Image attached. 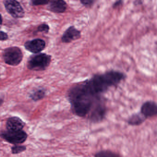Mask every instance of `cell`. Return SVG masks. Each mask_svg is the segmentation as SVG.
Instances as JSON below:
<instances>
[{"mask_svg":"<svg viewBox=\"0 0 157 157\" xmlns=\"http://www.w3.org/2000/svg\"><path fill=\"white\" fill-rule=\"evenodd\" d=\"M140 113L146 119L157 116V102L147 100L144 102L140 108Z\"/></svg>","mask_w":157,"mask_h":157,"instance_id":"obj_7","label":"cell"},{"mask_svg":"<svg viewBox=\"0 0 157 157\" xmlns=\"http://www.w3.org/2000/svg\"><path fill=\"white\" fill-rule=\"evenodd\" d=\"M124 2L122 1H118L115 2L113 3V4L112 7L113 8L115 9V8H118V7H120L121 6L123 3Z\"/></svg>","mask_w":157,"mask_h":157,"instance_id":"obj_20","label":"cell"},{"mask_svg":"<svg viewBox=\"0 0 157 157\" xmlns=\"http://www.w3.org/2000/svg\"><path fill=\"white\" fill-rule=\"evenodd\" d=\"M67 3L62 0L50 1L48 3V9L51 12L56 14H62L67 10Z\"/></svg>","mask_w":157,"mask_h":157,"instance_id":"obj_12","label":"cell"},{"mask_svg":"<svg viewBox=\"0 0 157 157\" xmlns=\"http://www.w3.org/2000/svg\"><path fill=\"white\" fill-rule=\"evenodd\" d=\"M146 120L140 112H137L131 115L127 119V123L131 126H137L143 124Z\"/></svg>","mask_w":157,"mask_h":157,"instance_id":"obj_13","label":"cell"},{"mask_svg":"<svg viewBox=\"0 0 157 157\" xmlns=\"http://www.w3.org/2000/svg\"><path fill=\"white\" fill-rule=\"evenodd\" d=\"M46 43L42 39L37 38L29 41L25 43V47L29 51L32 53H39L45 49Z\"/></svg>","mask_w":157,"mask_h":157,"instance_id":"obj_8","label":"cell"},{"mask_svg":"<svg viewBox=\"0 0 157 157\" xmlns=\"http://www.w3.org/2000/svg\"><path fill=\"white\" fill-rule=\"evenodd\" d=\"M4 61L9 65H18L23 58L22 51L17 47H11L6 49L3 54Z\"/></svg>","mask_w":157,"mask_h":157,"instance_id":"obj_5","label":"cell"},{"mask_svg":"<svg viewBox=\"0 0 157 157\" xmlns=\"http://www.w3.org/2000/svg\"><path fill=\"white\" fill-rule=\"evenodd\" d=\"M25 125V123L20 118L16 116L11 117L7 119L6 123L7 131H20L23 130Z\"/></svg>","mask_w":157,"mask_h":157,"instance_id":"obj_11","label":"cell"},{"mask_svg":"<svg viewBox=\"0 0 157 157\" xmlns=\"http://www.w3.org/2000/svg\"><path fill=\"white\" fill-rule=\"evenodd\" d=\"M2 16L0 14V28H1V26L2 25Z\"/></svg>","mask_w":157,"mask_h":157,"instance_id":"obj_23","label":"cell"},{"mask_svg":"<svg viewBox=\"0 0 157 157\" xmlns=\"http://www.w3.org/2000/svg\"><path fill=\"white\" fill-rule=\"evenodd\" d=\"M143 1H135V2L134 4H135L137 5H140L142 4V3H143Z\"/></svg>","mask_w":157,"mask_h":157,"instance_id":"obj_22","label":"cell"},{"mask_svg":"<svg viewBox=\"0 0 157 157\" xmlns=\"http://www.w3.org/2000/svg\"><path fill=\"white\" fill-rule=\"evenodd\" d=\"M46 94V90L44 88H39L32 92L30 95V97L34 101H38L44 98Z\"/></svg>","mask_w":157,"mask_h":157,"instance_id":"obj_14","label":"cell"},{"mask_svg":"<svg viewBox=\"0 0 157 157\" xmlns=\"http://www.w3.org/2000/svg\"><path fill=\"white\" fill-rule=\"evenodd\" d=\"M0 137L9 143L14 145L24 143L28 138V134L25 131H4L0 132Z\"/></svg>","mask_w":157,"mask_h":157,"instance_id":"obj_4","label":"cell"},{"mask_svg":"<svg viewBox=\"0 0 157 157\" xmlns=\"http://www.w3.org/2000/svg\"><path fill=\"white\" fill-rule=\"evenodd\" d=\"M80 2L81 4L85 7H90L93 5L95 1L93 0H81Z\"/></svg>","mask_w":157,"mask_h":157,"instance_id":"obj_18","label":"cell"},{"mask_svg":"<svg viewBox=\"0 0 157 157\" xmlns=\"http://www.w3.org/2000/svg\"><path fill=\"white\" fill-rule=\"evenodd\" d=\"M6 11L15 18H21L25 15L23 7L19 2L13 0H7L4 2Z\"/></svg>","mask_w":157,"mask_h":157,"instance_id":"obj_6","label":"cell"},{"mask_svg":"<svg viewBox=\"0 0 157 157\" xmlns=\"http://www.w3.org/2000/svg\"><path fill=\"white\" fill-rule=\"evenodd\" d=\"M95 157H121L119 154L109 150H102L95 154Z\"/></svg>","mask_w":157,"mask_h":157,"instance_id":"obj_15","label":"cell"},{"mask_svg":"<svg viewBox=\"0 0 157 157\" xmlns=\"http://www.w3.org/2000/svg\"><path fill=\"white\" fill-rule=\"evenodd\" d=\"M4 100H3L2 99H0V107L2 105L3 103Z\"/></svg>","mask_w":157,"mask_h":157,"instance_id":"obj_24","label":"cell"},{"mask_svg":"<svg viewBox=\"0 0 157 157\" xmlns=\"http://www.w3.org/2000/svg\"><path fill=\"white\" fill-rule=\"evenodd\" d=\"M7 39H8V35L7 34L3 31H0V40H6Z\"/></svg>","mask_w":157,"mask_h":157,"instance_id":"obj_21","label":"cell"},{"mask_svg":"<svg viewBox=\"0 0 157 157\" xmlns=\"http://www.w3.org/2000/svg\"><path fill=\"white\" fill-rule=\"evenodd\" d=\"M126 78L124 73L111 70L104 73L94 75L85 82L91 93L97 96L101 97L110 88L117 86Z\"/></svg>","mask_w":157,"mask_h":157,"instance_id":"obj_2","label":"cell"},{"mask_svg":"<svg viewBox=\"0 0 157 157\" xmlns=\"http://www.w3.org/2000/svg\"><path fill=\"white\" fill-rule=\"evenodd\" d=\"M81 37V32L74 26H70L66 29L61 37L63 43H68L77 40Z\"/></svg>","mask_w":157,"mask_h":157,"instance_id":"obj_10","label":"cell"},{"mask_svg":"<svg viewBox=\"0 0 157 157\" xmlns=\"http://www.w3.org/2000/svg\"><path fill=\"white\" fill-rule=\"evenodd\" d=\"M106 112V108L104 102L100 101L93 109L88 118L93 122H99L104 119Z\"/></svg>","mask_w":157,"mask_h":157,"instance_id":"obj_9","label":"cell"},{"mask_svg":"<svg viewBox=\"0 0 157 157\" xmlns=\"http://www.w3.org/2000/svg\"><path fill=\"white\" fill-rule=\"evenodd\" d=\"M51 61V55L45 53H37L29 58L27 67L32 71H45L49 66Z\"/></svg>","mask_w":157,"mask_h":157,"instance_id":"obj_3","label":"cell"},{"mask_svg":"<svg viewBox=\"0 0 157 157\" xmlns=\"http://www.w3.org/2000/svg\"><path fill=\"white\" fill-rule=\"evenodd\" d=\"M27 147L25 145H14L11 147V153L13 155H17L26 150Z\"/></svg>","mask_w":157,"mask_h":157,"instance_id":"obj_16","label":"cell"},{"mask_svg":"<svg viewBox=\"0 0 157 157\" xmlns=\"http://www.w3.org/2000/svg\"><path fill=\"white\" fill-rule=\"evenodd\" d=\"M50 1H33L31 2L32 5L40 6L48 4Z\"/></svg>","mask_w":157,"mask_h":157,"instance_id":"obj_19","label":"cell"},{"mask_svg":"<svg viewBox=\"0 0 157 157\" xmlns=\"http://www.w3.org/2000/svg\"><path fill=\"white\" fill-rule=\"evenodd\" d=\"M155 46H156V49L157 51V41L155 42Z\"/></svg>","mask_w":157,"mask_h":157,"instance_id":"obj_25","label":"cell"},{"mask_svg":"<svg viewBox=\"0 0 157 157\" xmlns=\"http://www.w3.org/2000/svg\"><path fill=\"white\" fill-rule=\"evenodd\" d=\"M68 98L73 112L80 117H89L96 105L101 100V97L90 92L85 82L70 88Z\"/></svg>","mask_w":157,"mask_h":157,"instance_id":"obj_1","label":"cell"},{"mask_svg":"<svg viewBox=\"0 0 157 157\" xmlns=\"http://www.w3.org/2000/svg\"><path fill=\"white\" fill-rule=\"evenodd\" d=\"M50 30V27L48 24L43 23L39 25L38 27L37 31V32H42V33H48Z\"/></svg>","mask_w":157,"mask_h":157,"instance_id":"obj_17","label":"cell"}]
</instances>
